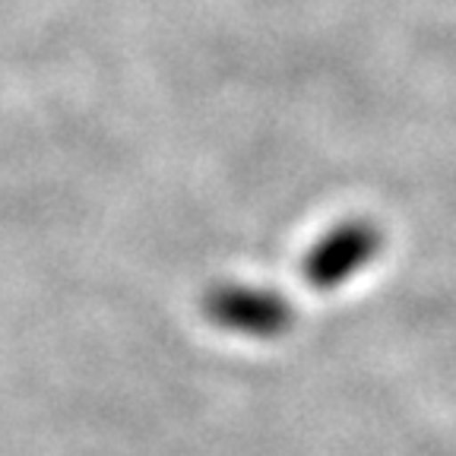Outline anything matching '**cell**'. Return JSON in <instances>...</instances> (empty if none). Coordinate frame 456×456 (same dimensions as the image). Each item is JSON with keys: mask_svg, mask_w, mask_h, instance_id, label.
I'll return each instance as SVG.
<instances>
[{"mask_svg": "<svg viewBox=\"0 0 456 456\" xmlns=\"http://www.w3.org/2000/svg\"><path fill=\"white\" fill-rule=\"evenodd\" d=\"M209 311L222 327L256 336V339L282 336L295 321L289 298L264 289H219L209 301Z\"/></svg>", "mask_w": 456, "mask_h": 456, "instance_id": "cell-2", "label": "cell"}, {"mask_svg": "<svg viewBox=\"0 0 456 456\" xmlns=\"http://www.w3.org/2000/svg\"><path fill=\"white\" fill-rule=\"evenodd\" d=\"M380 244H384V235H380V228L374 222H339L307 254L305 279L314 289H321V292H333V289L346 285L355 273H362L378 256Z\"/></svg>", "mask_w": 456, "mask_h": 456, "instance_id": "cell-1", "label": "cell"}]
</instances>
